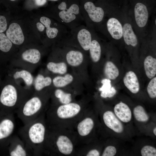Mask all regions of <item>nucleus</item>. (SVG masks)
Segmentation results:
<instances>
[{"label": "nucleus", "instance_id": "obj_1", "mask_svg": "<svg viewBox=\"0 0 156 156\" xmlns=\"http://www.w3.org/2000/svg\"><path fill=\"white\" fill-rule=\"evenodd\" d=\"M47 127L43 154L76 156L78 144L73 130L48 126Z\"/></svg>", "mask_w": 156, "mask_h": 156}, {"label": "nucleus", "instance_id": "obj_2", "mask_svg": "<svg viewBox=\"0 0 156 156\" xmlns=\"http://www.w3.org/2000/svg\"><path fill=\"white\" fill-rule=\"evenodd\" d=\"M89 107L83 102L73 101L47 108L45 117L47 126L73 130V127Z\"/></svg>", "mask_w": 156, "mask_h": 156}, {"label": "nucleus", "instance_id": "obj_3", "mask_svg": "<svg viewBox=\"0 0 156 156\" xmlns=\"http://www.w3.org/2000/svg\"><path fill=\"white\" fill-rule=\"evenodd\" d=\"M44 15L64 25L69 30L85 24L81 13L79 0H61Z\"/></svg>", "mask_w": 156, "mask_h": 156}, {"label": "nucleus", "instance_id": "obj_4", "mask_svg": "<svg viewBox=\"0 0 156 156\" xmlns=\"http://www.w3.org/2000/svg\"><path fill=\"white\" fill-rule=\"evenodd\" d=\"M44 112L35 120L25 124L22 129L23 141L34 155H43L48 127Z\"/></svg>", "mask_w": 156, "mask_h": 156}, {"label": "nucleus", "instance_id": "obj_5", "mask_svg": "<svg viewBox=\"0 0 156 156\" xmlns=\"http://www.w3.org/2000/svg\"><path fill=\"white\" fill-rule=\"evenodd\" d=\"M90 107L74 126L73 130L76 138L78 146L87 144L94 141L97 127V119Z\"/></svg>", "mask_w": 156, "mask_h": 156}, {"label": "nucleus", "instance_id": "obj_6", "mask_svg": "<svg viewBox=\"0 0 156 156\" xmlns=\"http://www.w3.org/2000/svg\"><path fill=\"white\" fill-rule=\"evenodd\" d=\"M45 104L41 97L33 96L19 107L17 110L18 116L26 124L37 119L46 111L47 107Z\"/></svg>", "mask_w": 156, "mask_h": 156}, {"label": "nucleus", "instance_id": "obj_7", "mask_svg": "<svg viewBox=\"0 0 156 156\" xmlns=\"http://www.w3.org/2000/svg\"><path fill=\"white\" fill-rule=\"evenodd\" d=\"M39 21L45 27V39L59 42L68 34V29L64 25L45 15L41 16Z\"/></svg>", "mask_w": 156, "mask_h": 156}, {"label": "nucleus", "instance_id": "obj_8", "mask_svg": "<svg viewBox=\"0 0 156 156\" xmlns=\"http://www.w3.org/2000/svg\"><path fill=\"white\" fill-rule=\"evenodd\" d=\"M93 29L85 25L78 26L69 31L70 40L83 51H89L92 38Z\"/></svg>", "mask_w": 156, "mask_h": 156}, {"label": "nucleus", "instance_id": "obj_9", "mask_svg": "<svg viewBox=\"0 0 156 156\" xmlns=\"http://www.w3.org/2000/svg\"><path fill=\"white\" fill-rule=\"evenodd\" d=\"M19 93L16 87L13 85L8 84L3 88L0 96V101L3 105L12 109L17 105Z\"/></svg>", "mask_w": 156, "mask_h": 156}, {"label": "nucleus", "instance_id": "obj_10", "mask_svg": "<svg viewBox=\"0 0 156 156\" xmlns=\"http://www.w3.org/2000/svg\"><path fill=\"white\" fill-rule=\"evenodd\" d=\"M101 114L103 124L107 127L117 133H121L124 131L122 122L110 110H105Z\"/></svg>", "mask_w": 156, "mask_h": 156}, {"label": "nucleus", "instance_id": "obj_11", "mask_svg": "<svg viewBox=\"0 0 156 156\" xmlns=\"http://www.w3.org/2000/svg\"><path fill=\"white\" fill-rule=\"evenodd\" d=\"M6 36L13 44L19 45L24 42L25 37L20 25L16 22L10 24L6 31Z\"/></svg>", "mask_w": 156, "mask_h": 156}, {"label": "nucleus", "instance_id": "obj_12", "mask_svg": "<svg viewBox=\"0 0 156 156\" xmlns=\"http://www.w3.org/2000/svg\"><path fill=\"white\" fill-rule=\"evenodd\" d=\"M134 14L137 26L141 29L145 27L148 22L149 15L146 5L142 3H137L134 8Z\"/></svg>", "mask_w": 156, "mask_h": 156}, {"label": "nucleus", "instance_id": "obj_13", "mask_svg": "<svg viewBox=\"0 0 156 156\" xmlns=\"http://www.w3.org/2000/svg\"><path fill=\"white\" fill-rule=\"evenodd\" d=\"M106 27L109 35L114 39L119 40L122 37L123 25L116 18L111 17L107 21Z\"/></svg>", "mask_w": 156, "mask_h": 156}, {"label": "nucleus", "instance_id": "obj_14", "mask_svg": "<svg viewBox=\"0 0 156 156\" xmlns=\"http://www.w3.org/2000/svg\"><path fill=\"white\" fill-rule=\"evenodd\" d=\"M29 150L33 152L23 141L17 138L12 137V146L10 152V156H28L30 155Z\"/></svg>", "mask_w": 156, "mask_h": 156}, {"label": "nucleus", "instance_id": "obj_15", "mask_svg": "<svg viewBox=\"0 0 156 156\" xmlns=\"http://www.w3.org/2000/svg\"><path fill=\"white\" fill-rule=\"evenodd\" d=\"M114 112L122 122L128 123L132 119V112L129 106L126 103L120 102L114 106Z\"/></svg>", "mask_w": 156, "mask_h": 156}, {"label": "nucleus", "instance_id": "obj_16", "mask_svg": "<svg viewBox=\"0 0 156 156\" xmlns=\"http://www.w3.org/2000/svg\"><path fill=\"white\" fill-rule=\"evenodd\" d=\"M122 37L127 45L133 47H135L138 45V40L137 36L132 25L129 22H126L123 25Z\"/></svg>", "mask_w": 156, "mask_h": 156}, {"label": "nucleus", "instance_id": "obj_17", "mask_svg": "<svg viewBox=\"0 0 156 156\" xmlns=\"http://www.w3.org/2000/svg\"><path fill=\"white\" fill-rule=\"evenodd\" d=\"M123 83L127 88L132 93H138L140 85L138 78L135 73L132 71L127 72L123 78Z\"/></svg>", "mask_w": 156, "mask_h": 156}, {"label": "nucleus", "instance_id": "obj_18", "mask_svg": "<svg viewBox=\"0 0 156 156\" xmlns=\"http://www.w3.org/2000/svg\"><path fill=\"white\" fill-rule=\"evenodd\" d=\"M97 36L93 29L92 39L88 51L90 58L94 63H96L99 61L102 53L101 46Z\"/></svg>", "mask_w": 156, "mask_h": 156}, {"label": "nucleus", "instance_id": "obj_19", "mask_svg": "<svg viewBox=\"0 0 156 156\" xmlns=\"http://www.w3.org/2000/svg\"><path fill=\"white\" fill-rule=\"evenodd\" d=\"M15 126L13 118L3 120L0 123V140L6 138L13 134Z\"/></svg>", "mask_w": 156, "mask_h": 156}, {"label": "nucleus", "instance_id": "obj_20", "mask_svg": "<svg viewBox=\"0 0 156 156\" xmlns=\"http://www.w3.org/2000/svg\"><path fill=\"white\" fill-rule=\"evenodd\" d=\"M53 95L56 101L52 105L65 104L74 101L71 93L65 91L60 88L55 89Z\"/></svg>", "mask_w": 156, "mask_h": 156}, {"label": "nucleus", "instance_id": "obj_21", "mask_svg": "<svg viewBox=\"0 0 156 156\" xmlns=\"http://www.w3.org/2000/svg\"><path fill=\"white\" fill-rule=\"evenodd\" d=\"M21 57L26 62L32 64H36L40 60L41 54L38 49L31 48L23 52L21 54Z\"/></svg>", "mask_w": 156, "mask_h": 156}, {"label": "nucleus", "instance_id": "obj_22", "mask_svg": "<svg viewBox=\"0 0 156 156\" xmlns=\"http://www.w3.org/2000/svg\"><path fill=\"white\" fill-rule=\"evenodd\" d=\"M144 67L145 74L148 78L151 79L156 75V59L151 55L145 58Z\"/></svg>", "mask_w": 156, "mask_h": 156}, {"label": "nucleus", "instance_id": "obj_23", "mask_svg": "<svg viewBox=\"0 0 156 156\" xmlns=\"http://www.w3.org/2000/svg\"><path fill=\"white\" fill-rule=\"evenodd\" d=\"M104 73L107 79L114 80L119 76V70L112 62L107 61L105 63L104 68Z\"/></svg>", "mask_w": 156, "mask_h": 156}, {"label": "nucleus", "instance_id": "obj_24", "mask_svg": "<svg viewBox=\"0 0 156 156\" xmlns=\"http://www.w3.org/2000/svg\"><path fill=\"white\" fill-rule=\"evenodd\" d=\"M101 82L103 86L99 89L102 91L101 96L105 98L114 96L116 93V90L114 87L112 86L110 80L105 79L102 80Z\"/></svg>", "mask_w": 156, "mask_h": 156}, {"label": "nucleus", "instance_id": "obj_25", "mask_svg": "<svg viewBox=\"0 0 156 156\" xmlns=\"http://www.w3.org/2000/svg\"><path fill=\"white\" fill-rule=\"evenodd\" d=\"M52 81V79L50 77H44L41 74H38L34 81V88L36 91H40L45 87L50 86Z\"/></svg>", "mask_w": 156, "mask_h": 156}, {"label": "nucleus", "instance_id": "obj_26", "mask_svg": "<svg viewBox=\"0 0 156 156\" xmlns=\"http://www.w3.org/2000/svg\"><path fill=\"white\" fill-rule=\"evenodd\" d=\"M47 69L51 72L60 75L65 74L67 71V66L64 62H50L47 65Z\"/></svg>", "mask_w": 156, "mask_h": 156}, {"label": "nucleus", "instance_id": "obj_27", "mask_svg": "<svg viewBox=\"0 0 156 156\" xmlns=\"http://www.w3.org/2000/svg\"><path fill=\"white\" fill-rule=\"evenodd\" d=\"M73 76L70 74H66L64 76H59L55 77L52 80L54 86L57 88L64 87L70 84L73 81Z\"/></svg>", "mask_w": 156, "mask_h": 156}, {"label": "nucleus", "instance_id": "obj_28", "mask_svg": "<svg viewBox=\"0 0 156 156\" xmlns=\"http://www.w3.org/2000/svg\"><path fill=\"white\" fill-rule=\"evenodd\" d=\"M133 116L138 122H145L149 119V116L144 107L141 105H138L133 108Z\"/></svg>", "mask_w": 156, "mask_h": 156}, {"label": "nucleus", "instance_id": "obj_29", "mask_svg": "<svg viewBox=\"0 0 156 156\" xmlns=\"http://www.w3.org/2000/svg\"><path fill=\"white\" fill-rule=\"evenodd\" d=\"M15 79L21 78L27 86H31L34 81L33 77L31 73L27 70H23L16 72L13 75Z\"/></svg>", "mask_w": 156, "mask_h": 156}, {"label": "nucleus", "instance_id": "obj_30", "mask_svg": "<svg viewBox=\"0 0 156 156\" xmlns=\"http://www.w3.org/2000/svg\"><path fill=\"white\" fill-rule=\"evenodd\" d=\"M12 43L3 33H0V50L4 52H9L12 48Z\"/></svg>", "mask_w": 156, "mask_h": 156}, {"label": "nucleus", "instance_id": "obj_31", "mask_svg": "<svg viewBox=\"0 0 156 156\" xmlns=\"http://www.w3.org/2000/svg\"><path fill=\"white\" fill-rule=\"evenodd\" d=\"M147 91L149 97L152 99L156 97V77L152 78L148 83L147 87Z\"/></svg>", "mask_w": 156, "mask_h": 156}, {"label": "nucleus", "instance_id": "obj_32", "mask_svg": "<svg viewBox=\"0 0 156 156\" xmlns=\"http://www.w3.org/2000/svg\"><path fill=\"white\" fill-rule=\"evenodd\" d=\"M141 154L142 156H156V149L151 146L145 145L141 149Z\"/></svg>", "mask_w": 156, "mask_h": 156}, {"label": "nucleus", "instance_id": "obj_33", "mask_svg": "<svg viewBox=\"0 0 156 156\" xmlns=\"http://www.w3.org/2000/svg\"><path fill=\"white\" fill-rule=\"evenodd\" d=\"M117 150L116 148L113 146L109 145L106 147L101 155L102 156H114L116 154Z\"/></svg>", "mask_w": 156, "mask_h": 156}, {"label": "nucleus", "instance_id": "obj_34", "mask_svg": "<svg viewBox=\"0 0 156 156\" xmlns=\"http://www.w3.org/2000/svg\"><path fill=\"white\" fill-rule=\"evenodd\" d=\"M7 28V23L5 16L0 15V33L5 31Z\"/></svg>", "mask_w": 156, "mask_h": 156}, {"label": "nucleus", "instance_id": "obj_35", "mask_svg": "<svg viewBox=\"0 0 156 156\" xmlns=\"http://www.w3.org/2000/svg\"><path fill=\"white\" fill-rule=\"evenodd\" d=\"M36 28L38 31L42 33L44 36H45V27L44 25L40 21L36 23Z\"/></svg>", "mask_w": 156, "mask_h": 156}, {"label": "nucleus", "instance_id": "obj_36", "mask_svg": "<svg viewBox=\"0 0 156 156\" xmlns=\"http://www.w3.org/2000/svg\"><path fill=\"white\" fill-rule=\"evenodd\" d=\"M36 5L38 6L45 5L47 3V0H34Z\"/></svg>", "mask_w": 156, "mask_h": 156}, {"label": "nucleus", "instance_id": "obj_37", "mask_svg": "<svg viewBox=\"0 0 156 156\" xmlns=\"http://www.w3.org/2000/svg\"><path fill=\"white\" fill-rule=\"evenodd\" d=\"M153 133L155 136H156V127H155L154 128L153 131Z\"/></svg>", "mask_w": 156, "mask_h": 156}, {"label": "nucleus", "instance_id": "obj_38", "mask_svg": "<svg viewBox=\"0 0 156 156\" xmlns=\"http://www.w3.org/2000/svg\"><path fill=\"white\" fill-rule=\"evenodd\" d=\"M49 1H60V0H48Z\"/></svg>", "mask_w": 156, "mask_h": 156}, {"label": "nucleus", "instance_id": "obj_39", "mask_svg": "<svg viewBox=\"0 0 156 156\" xmlns=\"http://www.w3.org/2000/svg\"><path fill=\"white\" fill-rule=\"evenodd\" d=\"M10 0L11 1H16V0Z\"/></svg>", "mask_w": 156, "mask_h": 156}, {"label": "nucleus", "instance_id": "obj_40", "mask_svg": "<svg viewBox=\"0 0 156 156\" xmlns=\"http://www.w3.org/2000/svg\"><path fill=\"white\" fill-rule=\"evenodd\" d=\"M156 19H155V25H156Z\"/></svg>", "mask_w": 156, "mask_h": 156}]
</instances>
